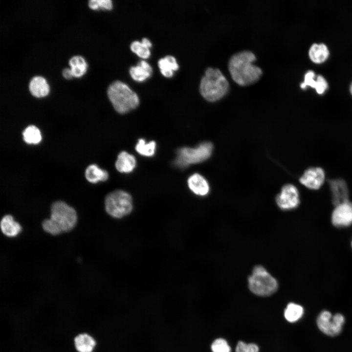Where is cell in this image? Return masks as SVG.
I'll return each mask as SVG.
<instances>
[{"mask_svg": "<svg viewBox=\"0 0 352 352\" xmlns=\"http://www.w3.org/2000/svg\"><path fill=\"white\" fill-rule=\"evenodd\" d=\"M329 55V50L327 46L323 44H314L311 45L309 50V58L315 63L324 62Z\"/></svg>", "mask_w": 352, "mask_h": 352, "instance_id": "44dd1931", "label": "cell"}, {"mask_svg": "<svg viewBox=\"0 0 352 352\" xmlns=\"http://www.w3.org/2000/svg\"><path fill=\"white\" fill-rule=\"evenodd\" d=\"M332 224L336 227H346L352 223V203L349 201L337 206L331 215Z\"/></svg>", "mask_w": 352, "mask_h": 352, "instance_id": "30bf717a", "label": "cell"}, {"mask_svg": "<svg viewBox=\"0 0 352 352\" xmlns=\"http://www.w3.org/2000/svg\"><path fill=\"white\" fill-rule=\"evenodd\" d=\"M23 138L28 144H37L42 140V135L39 129L36 126H28L23 132Z\"/></svg>", "mask_w": 352, "mask_h": 352, "instance_id": "d4e9b609", "label": "cell"}, {"mask_svg": "<svg viewBox=\"0 0 352 352\" xmlns=\"http://www.w3.org/2000/svg\"><path fill=\"white\" fill-rule=\"evenodd\" d=\"M344 322V317L341 314L337 313L332 317L330 312L326 310L322 311L317 319V324L319 330L324 333L331 336L340 333Z\"/></svg>", "mask_w": 352, "mask_h": 352, "instance_id": "ba28073f", "label": "cell"}, {"mask_svg": "<svg viewBox=\"0 0 352 352\" xmlns=\"http://www.w3.org/2000/svg\"><path fill=\"white\" fill-rule=\"evenodd\" d=\"M229 89V82L219 68L206 69L199 85L200 94L205 99L209 102L218 101L227 93Z\"/></svg>", "mask_w": 352, "mask_h": 352, "instance_id": "7a4b0ae2", "label": "cell"}, {"mask_svg": "<svg viewBox=\"0 0 352 352\" xmlns=\"http://www.w3.org/2000/svg\"><path fill=\"white\" fill-rule=\"evenodd\" d=\"M69 65L73 77H80L86 72L87 65L85 59L80 56L72 57L69 61Z\"/></svg>", "mask_w": 352, "mask_h": 352, "instance_id": "603a6c76", "label": "cell"}, {"mask_svg": "<svg viewBox=\"0 0 352 352\" xmlns=\"http://www.w3.org/2000/svg\"><path fill=\"white\" fill-rule=\"evenodd\" d=\"M152 44L150 41L147 38H143L141 42L134 41L131 44V49L139 57L143 59L148 58L151 52L150 48Z\"/></svg>", "mask_w": 352, "mask_h": 352, "instance_id": "7402d4cb", "label": "cell"}, {"mask_svg": "<svg viewBox=\"0 0 352 352\" xmlns=\"http://www.w3.org/2000/svg\"><path fill=\"white\" fill-rule=\"evenodd\" d=\"M61 229L62 232L71 231L77 221L75 209L62 201L54 202L51 206L50 218Z\"/></svg>", "mask_w": 352, "mask_h": 352, "instance_id": "52a82bcc", "label": "cell"}, {"mask_svg": "<svg viewBox=\"0 0 352 352\" xmlns=\"http://www.w3.org/2000/svg\"></svg>", "mask_w": 352, "mask_h": 352, "instance_id": "e575fe53", "label": "cell"}, {"mask_svg": "<svg viewBox=\"0 0 352 352\" xmlns=\"http://www.w3.org/2000/svg\"><path fill=\"white\" fill-rule=\"evenodd\" d=\"M303 308L300 305L295 303L288 304L285 310V318L289 322H294L298 320L302 316Z\"/></svg>", "mask_w": 352, "mask_h": 352, "instance_id": "cb8c5ba5", "label": "cell"}, {"mask_svg": "<svg viewBox=\"0 0 352 352\" xmlns=\"http://www.w3.org/2000/svg\"><path fill=\"white\" fill-rule=\"evenodd\" d=\"M2 232L6 236L13 237L18 235L22 230V227L10 215L4 216L0 221Z\"/></svg>", "mask_w": 352, "mask_h": 352, "instance_id": "ac0fdd59", "label": "cell"}, {"mask_svg": "<svg viewBox=\"0 0 352 352\" xmlns=\"http://www.w3.org/2000/svg\"><path fill=\"white\" fill-rule=\"evenodd\" d=\"M42 227L45 232L52 235H57L62 232L59 227L50 219L44 220L42 222Z\"/></svg>", "mask_w": 352, "mask_h": 352, "instance_id": "83f0119b", "label": "cell"}, {"mask_svg": "<svg viewBox=\"0 0 352 352\" xmlns=\"http://www.w3.org/2000/svg\"><path fill=\"white\" fill-rule=\"evenodd\" d=\"M278 207L283 210H290L297 207L300 203L298 189L293 185H284L280 194L276 197Z\"/></svg>", "mask_w": 352, "mask_h": 352, "instance_id": "9c48e42d", "label": "cell"}, {"mask_svg": "<svg viewBox=\"0 0 352 352\" xmlns=\"http://www.w3.org/2000/svg\"><path fill=\"white\" fill-rule=\"evenodd\" d=\"M317 86L316 90L318 94L323 93L328 87L327 82L322 75H318L316 78Z\"/></svg>", "mask_w": 352, "mask_h": 352, "instance_id": "1f68e13d", "label": "cell"}, {"mask_svg": "<svg viewBox=\"0 0 352 352\" xmlns=\"http://www.w3.org/2000/svg\"><path fill=\"white\" fill-rule=\"evenodd\" d=\"M315 73L312 70L308 71L305 75L304 82L301 84L302 88H306L307 86L315 88L317 86V80H314Z\"/></svg>", "mask_w": 352, "mask_h": 352, "instance_id": "4dcf8cb0", "label": "cell"}, {"mask_svg": "<svg viewBox=\"0 0 352 352\" xmlns=\"http://www.w3.org/2000/svg\"><path fill=\"white\" fill-rule=\"evenodd\" d=\"M136 163V159L133 155L123 151L117 156L115 167L121 173H130L134 169Z\"/></svg>", "mask_w": 352, "mask_h": 352, "instance_id": "2e32d148", "label": "cell"}, {"mask_svg": "<svg viewBox=\"0 0 352 352\" xmlns=\"http://www.w3.org/2000/svg\"><path fill=\"white\" fill-rule=\"evenodd\" d=\"M85 176L87 179L91 183H97L107 180L109 177L108 172L100 168L96 164L88 166L86 170Z\"/></svg>", "mask_w": 352, "mask_h": 352, "instance_id": "ffe728a7", "label": "cell"}, {"mask_svg": "<svg viewBox=\"0 0 352 352\" xmlns=\"http://www.w3.org/2000/svg\"><path fill=\"white\" fill-rule=\"evenodd\" d=\"M325 177V173L322 168L312 167L305 171L299 181L301 184L310 189L317 190L324 183Z\"/></svg>", "mask_w": 352, "mask_h": 352, "instance_id": "8fae6325", "label": "cell"}, {"mask_svg": "<svg viewBox=\"0 0 352 352\" xmlns=\"http://www.w3.org/2000/svg\"><path fill=\"white\" fill-rule=\"evenodd\" d=\"M107 94L114 109L121 114L135 109L139 105L136 93L119 81H114L109 86Z\"/></svg>", "mask_w": 352, "mask_h": 352, "instance_id": "3957f363", "label": "cell"}, {"mask_svg": "<svg viewBox=\"0 0 352 352\" xmlns=\"http://www.w3.org/2000/svg\"><path fill=\"white\" fill-rule=\"evenodd\" d=\"M213 352H230L231 348L227 341L223 338H218L211 345Z\"/></svg>", "mask_w": 352, "mask_h": 352, "instance_id": "4316f807", "label": "cell"}, {"mask_svg": "<svg viewBox=\"0 0 352 352\" xmlns=\"http://www.w3.org/2000/svg\"><path fill=\"white\" fill-rule=\"evenodd\" d=\"M156 143L154 141L146 143L143 139H139L135 146L136 151L140 154L146 156H152L155 153Z\"/></svg>", "mask_w": 352, "mask_h": 352, "instance_id": "484cf974", "label": "cell"}, {"mask_svg": "<svg viewBox=\"0 0 352 352\" xmlns=\"http://www.w3.org/2000/svg\"><path fill=\"white\" fill-rule=\"evenodd\" d=\"M255 55L249 50H243L233 55L228 62V69L233 80L242 86L257 82L263 74L262 69L253 63Z\"/></svg>", "mask_w": 352, "mask_h": 352, "instance_id": "6da1fadb", "label": "cell"}, {"mask_svg": "<svg viewBox=\"0 0 352 352\" xmlns=\"http://www.w3.org/2000/svg\"><path fill=\"white\" fill-rule=\"evenodd\" d=\"M28 88L31 94L38 98L46 96L49 91V86L45 79L39 76H35L31 79Z\"/></svg>", "mask_w": 352, "mask_h": 352, "instance_id": "9a60e30c", "label": "cell"}, {"mask_svg": "<svg viewBox=\"0 0 352 352\" xmlns=\"http://www.w3.org/2000/svg\"><path fill=\"white\" fill-rule=\"evenodd\" d=\"M190 189L198 196H204L209 192V186L205 178L199 174L191 175L188 179Z\"/></svg>", "mask_w": 352, "mask_h": 352, "instance_id": "5bb4252c", "label": "cell"}, {"mask_svg": "<svg viewBox=\"0 0 352 352\" xmlns=\"http://www.w3.org/2000/svg\"><path fill=\"white\" fill-rule=\"evenodd\" d=\"M88 6L93 10L99 7L110 10L112 8V2L110 0H90L88 1Z\"/></svg>", "mask_w": 352, "mask_h": 352, "instance_id": "f1b7e54d", "label": "cell"}, {"mask_svg": "<svg viewBox=\"0 0 352 352\" xmlns=\"http://www.w3.org/2000/svg\"><path fill=\"white\" fill-rule=\"evenodd\" d=\"M236 352H259V348L255 344H246L240 341L237 345Z\"/></svg>", "mask_w": 352, "mask_h": 352, "instance_id": "f546056e", "label": "cell"}, {"mask_svg": "<svg viewBox=\"0 0 352 352\" xmlns=\"http://www.w3.org/2000/svg\"><path fill=\"white\" fill-rule=\"evenodd\" d=\"M105 205L106 211L109 215L115 218H121L132 212V198L125 191L116 190L107 195Z\"/></svg>", "mask_w": 352, "mask_h": 352, "instance_id": "8992f818", "label": "cell"}, {"mask_svg": "<svg viewBox=\"0 0 352 352\" xmlns=\"http://www.w3.org/2000/svg\"><path fill=\"white\" fill-rule=\"evenodd\" d=\"M158 65L162 74L167 78L172 77L179 68L176 58L170 55L159 59Z\"/></svg>", "mask_w": 352, "mask_h": 352, "instance_id": "d6986e66", "label": "cell"}, {"mask_svg": "<svg viewBox=\"0 0 352 352\" xmlns=\"http://www.w3.org/2000/svg\"><path fill=\"white\" fill-rule=\"evenodd\" d=\"M73 343L77 352H93L97 345L95 338L86 332L76 335L74 338Z\"/></svg>", "mask_w": 352, "mask_h": 352, "instance_id": "4fadbf2b", "label": "cell"}, {"mask_svg": "<svg viewBox=\"0 0 352 352\" xmlns=\"http://www.w3.org/2000/svg\"><path fill=\"white\" fill-rule=\"evenodd\" d=\"M153 72L151 66L145 61H141L137 66L130 69L132 78L137 82H142L149 78Z\"/></svg>", "mask_w": 352, "mask_h": 352, "instance_id": "e0dca14e", "label": "cell"}, {"mask_svg": "<svg viewBox=\"0 0 352 352\" xmlns=\"http://www.w3.org/2000/svg\"><path fill=\"white\" fill-rule=\"evenodd\" d=\"M333 203L337 206L348 201L349 191L345 181L342 179L329 180Z\"/></svg>", "mask_w": 352, "mask_h": 352, "instance_id": "7c38bea8", "label": "cell"}, {"mask_svg": "<svg viewBox=\"0 0 352 352\" xmlns=\"http://www.w3.org/2000/svg\"><path fill=\"white\" fill-rule=\"evenodd\" d=\"M213 146L209 142H202L195 148L183 147L177 151L174 164L179 168H185L189 165L203 162L209 158Z\"/></svg>", "mask_w": 352, "mask_h": 352, "instance_id": "5b68a950", "label": "cell"}, {"mask_svg": "<svg viewBox=\"0 0 352 352\" xmlns=\"http://www.w3.org/2000/svg\"><path fill=\"white\" fill-rule=\"evenodd\" d=\"M350 92H351V94H352V84H351V86H350Z\"/></svg>", "mask_w": 352, "mask_h": 352, "instance_id": "836d02e7", "label": "cell"}, {"mask_svg": "<svg viewBox=\"0 0 352 352\" xmlns=\"http://www.w3.org/2000/svg\"><path fill=\"white\" fill-rule=\"evenodd\" d=\"M250 290L256 295L268 296L274 293L278 287L277 280L263 266L257 265L248 277Z\"/></svg>", "mask_w": 352, "mask_h": 352, "instance_id": "277c9868", "label": "cell"}, {"mask_svg": "<svg viewBox=\"0 0 352 352\" xmlns=\"http://www.w3.org/2000/svg\"><path fill=\"white\" fill-rule=\"evenodd\" d=\"M63 76L66 79H69L73 77L70 69L66 68L63 70Z\"/></svg>", "mask_w": 352, "mask_h": 352, "instance_id": "d6a6232c", "label": "cell"}]
</instances>
